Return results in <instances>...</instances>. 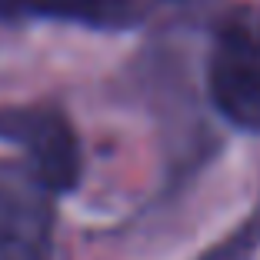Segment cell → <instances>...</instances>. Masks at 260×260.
Instances as JSON below:
<instances>
[{
    "mask_svg": "<svg viewBox=\"0 0 260 260\" xmlns=\"http://www.w3.org/2000/svg\"><path fill=\"white\" fill-rule=\"evenodd\" d=\"M60 197L63 187L30 150L0 137V260H67Z\"/></svg>",
    "mask_w": 260,
    "mask_h": 260,
    "instance_id": "1",
    "label": "cell"
},
{
    "mask_svg": "<svg viewBox=\"0 0 260 260\" xmlns=\"http://www.w3.org/2000/svg\"><path fill=\"white\" fill-rule=\"evenodd\" d=\"M207 97L230 127L260 134V7H234L214 27Z\"/></svg>",
    "mask_w": 260,
    "mask_h": 260,
    "instance_id": "2",
    "label": "cell"
},
{
    "mask_svg": "<svg viewBox=\"0 0 260 260\" xmlns=\"http://www.w3.org/2000/svg\"><path fill=\"white\" fill-rule=\"evenodd\" d=\"M0 137L20 144L44 164L63 193H74L84 177V144L60 104H7L0 107Z\"/></svg>",
    "mask_w": 260,
    "mask_h": 260,
    "instance_id": "3",
    "label": "cell"
},
{
    "mask_svg": "<svg viewBox=\"0 0 260 260\" xmlns=\"http://www.w3.org/2000/svg\"><path fill=\"white\" fill-rule=\"evenodd\" d=\"M147 0H0V20H54L87 30H134Z\"/></svg>",
    "mask_w": 260,
    "mask_h": 260,
    "instance_id": "4",
    "label": "cell"
},
{
    "mask_svg": "<svg viewBox=\"0 0 260 260\" xmlns=\"http://www.w3.org/2000/svg\"><path fill=\"white\" fill-rule=\"evenodd\" d=\"M260 247V193L253 200L250 214L237 223L234 230L223 234V240H217L214 247H207L200 257L193 260H250Z\"/></svg>",
    "mask_w": 260,
    "mask_h": 260,
    "instance_id": "5",
    "label": "cell"
}]
</instances>
